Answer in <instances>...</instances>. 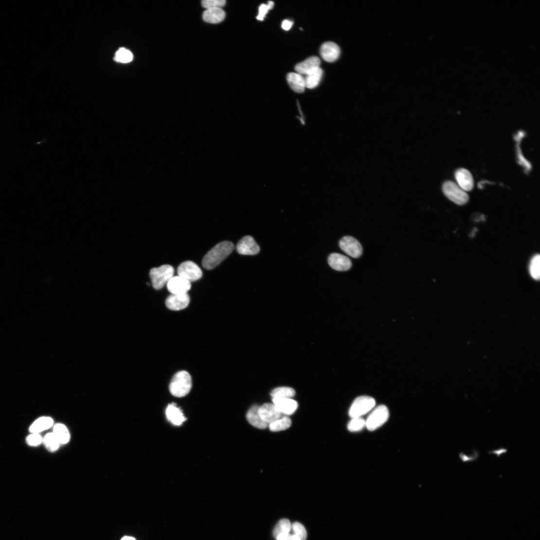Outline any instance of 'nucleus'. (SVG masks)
Returning a JSON list of instances; mask_svg holds the SVG:
<instances>
[{"label": "nucleus", "instance_id": "412c9836", "mask_svg": "<svg viewBox=\"0 0 540 540\" xmlns=\"http://www.w3.org/2000/svg\"><path fill=\"white\" fill-rule=\"evenodd\" d=\"M287 80L291 88L296 93H302L306 88L304 77L297 73H290L288 74Z\"/></svg>", "mask_w": 540, "mask_h": 540}, {"label": "nucleus", "instance_id": "dca6fc26", "mask_svg": "<svg viewBox=\"0 0 540 540\" xmlns=\"http://www.w3.org/2000/svg\"><path fill=\"white\" fill-rule=\"evenodd\" d=\"M273 404L281 414L291 415L297 410L298 403L291 398H274Z\"/></svg>", "mask_w": 540, "mask_h": 540}, {"label": "nucleus", "instance_id": "f257e3e1", "mask_svg": "<svg viewBox=\"0 0 540 540\" xmlns=\"http://www.w3.org/2000/svg\"><path fill=\"white\" fill-rule=\"evenodd\" d=\"M235 247L230 241H223L215 246L204 256L203 267L207 270H212L225 260L233 251Z\"/></svg>", "mask_w": 540, "mask_h": 540}, {"label": "nucleus", "instance_id": "6e6552de", "mask_svg": "<svg viewBox=\"0 0 540 540\" xmlns=\"http://www.w3.org/2000/svg\"><path fill=\"white\" fill-rule=\"evenodd\" d=\"M341 249L346 254L354 258H358L363 253V248L359 242L351 236H345L339 242Z\"/></svg>", "mask_w": 540, "mask_h": 540}, {"label": "nucleus", "instance_id": "ea45409f", "mask_svg": "<svg viewBox=\"0 0 540 540\" xmlns=\"http://www.w3.org/2000/svg\"><path fill=\"white\" fill-rule=\"evenodd\" d=\"M293 22L289 20H284L282 23V28L285 31L289 30L292 27Z\"/></svg>", "mask_w": 540, "mask_h": 540}, {"label": "nucleus", "instance_id": "9d476101", "mask_svg": "<svg viewBox=\"0 0 540 540\" xmlns=\"http://www.w3.org/2000/svg\"><path fill=\"white\" fill-rule=\"evenodd\" d=\"M190 299L187 293L170 295L166 300L167 307L173 311H180L188 307Z\"/></svg>", "mask_w": 540, "mask_h": 540}, {"label": "nucleus", "instance_id": "20e7f679", "mask_svg": "<svg viewBox=\"0 0 540 540\" xmlns=\"http://www.w3.org/2000/svg\"><path fill=\"white\" fill-rule=\"evenodd\" d=\"M442 189L448 199L458 205H465L469 201V196L453 182H446Z\"/></svg>", "mask_w": 540, "mask_h": 540}, {"label": "nucleus", "instance_id": "b1692460", "mask_svg": "<svg viewBox=\"0 0 540 540\" xmlns=\"http://www.w3.org/2000/svg\"><path fill=\"white\" fill-rule=\"evenodd\" d=\"M53 433L60 444H66L70 440V434L67 427L62 424H57L54 427Z\"/></svg>", "mask_w": 540, "mask_h": 540}, {"label": "nucleus", "instance_id": "1a4fd4ad", "mask_svg": "<svg viewBox=\"0 0 540 540\" xmlns=\"http://www.w3.org/2000/svg\"><path fill=\"white\" fill-rule=\"evenodd\" d=\"M236 249L242 255H255L259 253L260 248L255 239L251 236H246L238 242Z\"/></svg>", "mask_w": 540, "mask_h": 540}, {"label": "nucleus", "instance_id": "f03ea898", "mask_svg": "<svg viewBox=\"0 0 540 540\" xmlns=\"http://www.w3.org/2000/svg\"><path fill=\"white\" fill-rule=\"evenodd\" d=\"M192 387V378L186 371L176 373L170 383L169 390L176 397H183L188 395Z\"/></svg>", "mask_w": 540, "mask_h": 540}, {"label": "nucleus", "instance_id": "7c9ffc66", "mask_svg": "<svg viewBox=\"0 0 540 540\" xmlns=\"http://www.w3.org/2000/svg\"><path fill=\"white\" fill-rule=\"evenodd\" d=\"M366 426V421L361 417H354L349 422L348 429L352 432H359Z\"/></svg>", "mask_w": 540, "mask_h": 540}, {"label": "nucleus", "instance_id": "c85d7f7f", "mask_svg": "<svg viewBox=\"0 0 540 540\" xmlns=\"http://www.w3.org/2000/svg\"><path fill=\"white\" fill-rule=\"evenodd\" d=\"M44 445L50 452H54L59 448L60 444L56 437L53 433L47 434L43 439Z\"/></svg>", "mask_w": 540, "mask_h": 540}, {"label": "nucleus", "instance_id": "58836bf2", "mask_svg": "<svg viewBox=\"0 0 540 540\" xmlns=\"http://www.w3.org/2000/svg\"><path fill=\"white\" fill-rule=\"evenodd\" d=\"M508 452V450L506 448H501L494 451L489 452L490 454H495L498 457H500L501 455L505 454Z\"/></svg>", "mask_w": 540, "mask_h": 540}, {"label": "nucleus", "instance_id": "4be33fe9", "mask_svg": "<svg viewBox=\"0 0 540 540\" xmlns=\"http://www.w3.org/2000/svg\"><path fill=\"white\" fill-rule=\"evenodd\" d=\"M53 425V420L50 417H43L36 420L30 427V431L32 433H38L51 428Z\"/></svg>", "mask_w": 540, "mask_h": 540}, {"label": "nucleus", "instance_id": "f3484780", "mask_svg": "<svg viewBox=\"0 0 540 540\" xmlns=\"http://www.w3.org/2000/svg\"><path fill=\"white\" fill-rule=\"evenodd\" d=\"M166 415L168 420L175 426H181L186 421L182 410L175 403L170 404L167 406Z\"/></svg>", "mask_w": 540, "mask_h": 540}, {"label": "nucleus", "instance_id": "9b49d317", "mask_svg": "<svg viewBox=\"0 0 540 540\" xmlns=\"http://www.w3.org/2000/svg\"><path fill=\"white\" fill-rule=\"evenodd\" d=\"M167 285L168 290L173 294L187 293L191 288L190 281L179 276L173 277Z\"/></svg>", "mask_w": 540, "mask_h": 540}, {"label": "nucleus", "instance_id": "7ed1b4c3", "mask_svg": "<svg viewBox=\"0 0 540 540\" xmlns=\"http://www.w3.org/2000/svg\"><path fill=\"white\" fill-rule=\"evenodd\" d=\"M174 272V268L169 265L152 268L150 271V277L154 289L157 290L162 289L173 277Z\"/></svg>", "mask_w": 540, "mask_h": 540}, {"label": "nucleus", "instance_id": "a878e982", "mask_svg": "<svg viewBox=\"0 0 540 540\" xmlns=\"http://www.w3.org/2000/svg\"><path fill=\"white\" fill-rule=\"evenodd\" d=\"M294 389L290 387H281L274 389L271 395L274 398H291L295 395Z\"/></svg>", "mask_w": 540, "mask_h": 540}, {"label": "nucleus", "instance_id": "f8f14e48", "mask_svg": "<svg viewBox=\"0 0 540 540\" xmlns=\"http://www.w3.org/2000/svg\"><path fill=\"white\" fill-rule=\"evenodd\" d=\"M259 413L262 420L268 425L280 419L282 414L274 404L270 403L260 407Z\"/></svg>", "mask_w": 540, "mask_h": 540}, {"label": "nucleus", "instance_id": "e433bc0d", "mask_svg": "<svg viewBox=\"0 0 540 540\" xmlns=\"http://www.w3.org/2000/svg\"><path fill=\"white\" fill-rule=\"evenodd\" d=\"M518 157L519 163L521 165H523L525 167L527 171L531 169V165L529 162L524 158L523 155L522 154L521 150L519 148L518 149Z\"/></svg>", "mask_w": 540, "mask_h": 540}, {"label": "nucleus", "instance_id": "6ab92c4d", "mask_svg": "<svg viewBox=\"0 0 540 540\" xmlns=\"http://www.w3.org/2000/svg\"><path fill=\"white\" fill-rule=\"evenodd\" d=\"M226 14L221 8L206 9L203 14V20L208 23L218 24L225 19Z\"/></svg>", "mask_w": 540, "mask_h": 540}, {"label": "nucleus", "instance_id": "39448f33", "mask_svg": "<svg viewBox=\"0 0 540 540\" xmlns=\"http://www.w3.org/2000/svg\"><path fill=\"white\" fill-rule=\"evenodd\" d=\"M376 405L374 398L369 396H363L356 398L349 410V416L351 418L361 417L370 411Z\"/></svg>", "mask_w": 540, "mask_h": 540}, {"label": "nucleus", "instance_id": "4c0bfd02", "mask_svg": "<svg viewBox=\"0 0 540 540\" xmlns=\"http://www.w3.org/2000/svg\"><path fill=\"white\" fill-rule=\"evenodd\" d=\"M276 540H301L296 535L289 533H282L278 535L276 538Z\"/></svg>", "mask_w": 540, "mask_h": 540}, {"label": "nucleus", "instance_id": "393cba45", "mask_svg": "<svg viewBox=\"0 0 540 540\" xmlns=\"http://www.w3.org/2000/svg\"><path fill=\"white\" fill-rule=\"evenodd\" d=\"M292 421L290 418L284 416L269 425L270 431L279 432L285 430L291 427Z\"/></svg>", "mask_w": 540, "mask_h": 540}, {"label": "nucleus", "instance_id": "a19ab883", "mask_svg": "<svg viewBox=\"0 0 540 540\" xmlns=\"http://www.w3.org/2000/svg\"><path fill=\"white\" fill-rule=\"evenodd\" d=\"M121 540H136L134 538L131 537L126 536L122 539Z\"/></svg>", "mask_w": 540, "mask_h": 540}, {"label": "nucleus", "instance_id": "4468645a", "mask_svg": "<svg viewBox=\"0 0 540 540\" xmlns=\"http://www.w3.org/2000/svg\"><path fill=\"white\" fill-rule=\"evenodd\" d=\"M320 54L323 60L327 62L332 63L339 58L340 49L336 44L332 42H327L321 46Z\"/></svg>", "mask_w": 540, "mask_h": 540}, {"label": "nucleus", "instance_id": "c756f323", "mask_svg": "<svg viewBox=\"0 0 540 540\" xmlns=\"http://www.w3.org/2000/svg\"><path fill=\"white\" fill-rule=\"evenodd\" d=\"M529 271L531 277L536 280H539L540 278V256L539 254L534 256L532 259L530 266Z\"/></svg>", "mask_w": 540, "mask_h": 540}, {"label": "nucleus", "instance_id": "aec40b11", "mask_svg": "<svg viewBox=\"0 0 540 540\" xmlns=\"http://www.w3.org/2000/svg\"><path fill=\"white\" fill-rule=\"evenodd\" d=\"M258 405L252 406L248 411L246 415V418L248 422L252 426L260 429H266L268 424L261 419L259 413Z\"/></svg>", "mask_w": 540, "mask_h": 540}, {"label": "nucleus", "instance_id": "423d86ee", "mask_svg": "<svg viewBox=\"0 0 540 540\" xmlns=\"http://www.w3.org/2000/svg\"><path fill=\"white\" fill-rule=\"evenodd\" d=\"M389 412L388 408L380 405L375 408L370 414L366 421V427L370 431H373L381 427L388 420Z\"/></svg>", "mask_w": 540, "mask_h": 540}, {"label": "nucleus", "instance_id": "473e14b6", "mask_svg": "<svg viewBox=\"0 0 540 540\" xmlns=\"http://www.w3.org/2000/svg\"><path fill=\"white\" fill-rule=\"evenodd\" d=\"M225 0H203L201 4L203 8L206 9L222 8L226 4Z\"/></svg>", "mask_w": 540, "mask_h": 540}, {"label": "nucleus", "instance_id": "f704fd0d", "mask_svg": "<svg viewBox=\"0 0 540 540\" xmlns=\"http://www.w3.org/2000/svg\"><path fill=\"white\" fill-rule=\"evenodd\" d=\"M43 441L42 438L39 434L33 433L29 435L26 438V442L29 446H37Z\"/></svg>", "mask_w": 540, "mask_h": 540}, {"label": "nucleus", "instance_id": "ddd939ff", "mask_svg": "<svg viewBox=\"0 0 540 540\" xmlns=\"http://www.w3.org/2000/svg\"><path fill=\"white\" fill-rule=\"evenodd\" d=\"M330 266L338 271H348L352 266L351 260L347 257L338 253H332L328 258Z\"/></svg>", "mask_w": 540, "mask_h": 540}, {"label": "nucleus", "instance_id": "cd10ccee", "mask_svg": "<svg viewBox=\"0 0 540 540\" xmlns=\"http://www.w3.org/2000/svg\"><path fill=\"white\" fill-rule=\"evenodd\" d=\"M133 59L132 52L128 49L121 48L115 54L114 60L116 62L122 63H128L131 62Z\"/></svg>", "mask_w": 540, "mask_h": 540}, {"label": "nucleus", "instance_id": "5701e85b", "mask_svg": "<svg viewBox=\"0 0 540 540\" xmlns=\"http://www.w3.org/2000/svg\"><path fill=\"white\" fill-rule=\"evenodd\" d=\"M323 71L319 67L312 71L305 78L306 88L314 89L317 87L322 78Z\"/></svg>", "mask_w": 540, "mask_h": 540}, {"label": "nucleus", "instance_id": "a211bd4d", "mask_svg": "<svg viewBox=\"0 0 540 540\" xmlns=\"http://www.w3.org/2000/svg\"><path fill=\"white\" fill-rule=\"evenodd\" d=\"M321 61L316 56H311L303 62L298 64L295 67L297 73L302 75H307L310 72L320 67Z\"/></svg>", "mask_w": 540, "mask_h": 540}, {"label": "nucleus", "instance_id": "2eb2a0df", "mask_svg": "<svg viewBox=\"0 0 540 540\" xmlns=\"http://www.w3.org/2000/svg\"><path fill=\"white\" fill-rule=\"evenodd\" d=\"M455 178L458 186L464 191H470L474 187V182L471 173L466 169H458L455 173Z\"/></svg>", "mask_w": 540, "mask_h": 540}, {"label": "nucleus", "instance_id": "72a5a7b5", "mask_svg": "<svg viewBox=\"0 0 540 540\" xmlns=\"http://www.w3.org/2000/svg\"><path fill=\"white\" fill-rule=\"evenodd\" d=\"M274 6V3L272 1H269L267 4H262L259 8V13L257 17V20L263 21L269 11L272 10Z\"/></svg>", "mask_w": 540, "mask_h": 540}, {"label": "nucleus", "instance_id": "0eeeda50", "mask_svg": "<svg viewBox=\"0 0 540 540\" xmlns=\"http://www.w3.org/2000/svg\"><path fill=\"white\" fill-rule=\"evenodd\" d=\"M177 272L179 276L190 282L199 280L203 275L200 268L190 261H185L180 264L178 268Z\"/></svg>", "mask_w": 540, "mask_h": 540}, {"label": "nucleus", "instance_id": "2f4dec72", "mask_svg": "<svg viewBox=\"0 0 540 540\" xmlns=\"http://www.w3.org/2000/svg\"><path fill=\"white\" fill-rule=\"evenodd\" d=\"M291 531L293 534L298 536L301 540H306L307 537V531L304 526L299 522H294L292 524Z\"/></svg>", "mask_w": 540, "mask_h": 540}, {"label": "nucleus", "instance_id": "bb28decb", "mask_svg": "<svg viewBox=\"0 0 540 540\" xmlns=\"http://www.w3.org/2000/svg\"><path fill=\"white\" fill-rule=\"evenodd\" d=\"M291 528L292 524L289 520L282 519L276 525L273 530V536L276 539L281 534L289 533L291 531Z\"/></svg>", "mask_w": 540, "mask_h": 540}, {"label": "nucleus", "instance_id": "c9c22d12", "mask_svg": "<svg viewBox=\"0 0 540 540\" xmlns=\"http://www.w3.org/2000/svg\"><path fill=\"white\" fill-rule=\"evenodd\" d=\"M479 453L475 451L474 453L470 456H468L461 452L459 454V458L463 463L471 462L476 461L479 458Z\"/></svg>", "mask_w": 540, "mask_h": 540}]
</instances>
